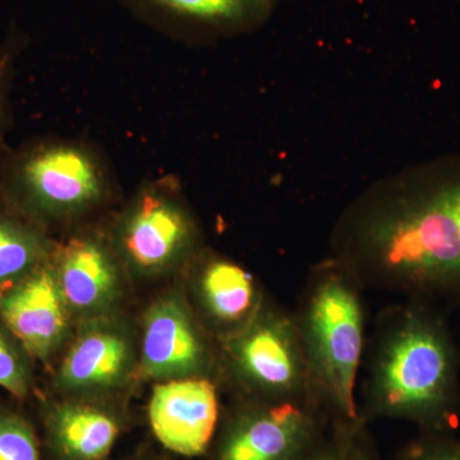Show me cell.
Here are the masks:
<instances>
[{"instance_id":"obj_3","label":"cell","mask_w":460,"mask_h":460,"mask_svg":"<svg viewBox=\"0 0 460 460\" xmlns=\"http://www.w3.org/2000/svg\"><path fill=\"white\" fill-rule=\"evenodd\" d=\"M363 288L332 257L311 268L295 314L314 394L335 420H357L356 386L365 352Z\"/></svg>"},{"instance_id":"obj_8","label":"cell","mask_w":460,"mask_h":460,"mask_svg":"<svg viewBox=\"0 0 460 460\" xmlns=\"http://www.w3.org/2000/svg\"><path fill=\"white\" fill-rule=\"evenodd\" d=\"M319 408L260 404L224 441L219 460H299L317 444Z\"/></svg>"},{"instance_id":"obj_16","label":"cell","mask_w":460,"mask_h":460,"mask_svg":"<svg viewBox=\"0 0 460 460\" xmlns=\"http://www.w3.org/2000/svg\"><path fill=\"white\" fill-rule=\"evenodd\" d=\"M44 255L45 244L38 233L0 217V284L25 277Z\"/></svg>"},{"instance_id":"obj_6","label":"cell","mask_w":460,"mask_h":460,"mask_svg":"<svg viewBox=\"0 0 460 460\" xmlns=\"http://www.w3.org/2000/svg\"><path fill=\"white\" fill-rule=\"evenodd\" d=\"M141 22L177 40L206 44L257 31L280 0H119Z\"/></svg>"},{"instance_id":"obj_21","label":"cell","mask_w":460,"mask_h":460,"mask_svg":"<svg viewBox=\"0 0 460 460\" xmlns=\"http://www.w3.org/2000/svg\"><path fill=\"white\" fill-rule=\"evenodd\" d=\"M23 38L18 32H12L7 41L0 48V120L7 107L9 74H11L13 58L20 50Z\"/></svg>"},{"instance_id":"obj_11","label":"cell","mask_w":460,"mask_h":460,"mask_svg":"<svg viewBox=\"0 0 460 460\" xmlns=\"http://www.w3.org/2000/svg\"><path fill=\"white\" fill-rule=\"evenodd\" d=\"M208 349L178 302H163L148 314L144 368L153 376H193L208 366Z\"/></svg>"},{"instance_id":"obj_5","label":"cell","mask_w":460,"mask_h":460,"mask_svg":"<svg viewBox=\"0 0 460 460\" xmlns=\"http://www.w3.org/2000/svg\"><path fill=\"white\" fill-rule=\"evenodd\" d=\"M8 186L39 213L65 217L99 204L107 195L108 171L91 148L75 142H45L12 163Z\"/></svg>"},{"instance_id":"obj_17","label":"cell","mask_w":460,"mask_h":460,"mask_svg":"<svg viewBox=\"0 0 460 460\" xmlns=\"http://www.w3.org/2000/svg\"><path fill=\"white\" fill-rule=\"evenodd\" d=\"M0 460H41L31 426L14 414H0Z\"/></svg>"},{"instance_id":"obj_7","label":"cell","mask_w":460,"mask_h":460,"mask_svg":"<svg viewBox=\"0 0 460 460\" xmlns=\"http://www.w3.org/2000/svg\"><path fill=\"white\" fill-rule=\"evenodd\" d=\"M198 235L184 206L159 186L142 190L118 232L120 250L142 270H156L189 252Z\"/></svg>"},{"instance_id":"obj_22","label":"cell","mask_w":460,"mask_h":460,"mask_svg":"<svg viewBox=\"0 0 460 460\" xmlns=\"http://www.w3.org/2000/svg\"><path fill=\"white\" fill-rule=\"evenodd\" d=\"M299 460H341L337 438H335L334 444L328 445V447L314 445L313 449Z\"/></svg>"},{"instance_id":"obj_18","label":"cell","mask_w":460,"mask_h":460,"mask_svg":"<svg viewBox=\"0 0 460 460\" xmlns=\"http://www.w3.org/2000/svg\"><path fill=\"white\" fill-rule=\"evenodd\" d=\"M398 460H460V440L450 434H423Z\"/></svg>"},{"instance_id":"obj_9","label":"cell","mask_w":460,"mask_h":460,"mask_svg":"<svg viewBox=\"0 0 460 460\" xmlns=\"http://www.w3.org/2000/svg\"><path fill=\"white\" fill-rule=\"evenodd\" d=\"M148 417L154 434L166 449L181 456H199L217 429V387L204 377L159 384L151 395Z\"/></svg>"},{"instance_id":"obj_10","label":"cell","mask_w":460,"mask_h":460,"mask_svg":"<svg viewBox=\"0 0 460 460\" xmlns=\"http://www.w3.org/2000/svg\"><path fill=\"white\" fill-rule=\"evenodd\" d=\"M66 301L57 275L38 268L0 299V314L32 356L45 358L62 338Z\"/></svg>"},{"instance_id":"obj_1","label":"cell","mask_w":460,"mask_h":460,"mask_svg":"<svg viewBox=\"0 0 460 460\" xmlns=\"http://www.w3.org/2000/svg\"><path fill=\"white\" fill-rule=\"evenodd\" d=\"M330 257L365 289L460 310V153L405 166L352 199Z\"/></svg>"},{"instance_id":"obj_4","label":"cell","mask_w":460,"mask_h":460,"mask_svg":"<svg viewBox=\"0 0 460 460\" xmlns=\"http://www.w3.org/2000/svg\"><path fill=\"white\" fill-rule=\"evenodd\" d=\"M230 365L260 404L299 402L321 408L302 350L295 314L262 305L228 341Z\"/></svg>"},{"instance_id":"obj_19","label":"cell","mask_w":460,"mask_h":460,"mask_svg":"<svg viewBox=\"0 0 460 460\" xmlns=\"http://www.w3.org/2000/svg\"><path fill=\"white\" fill-rule=\"evenodd\" d=\"M335 432L341 460H377L363 432L362 420H337Z\"/></svg>"},{"instance_id":"obj_12","label":"cell","mask_w":460,"mask_h":460,"mask_svg":"<svg viewBox=\"0 0 460 460\" xmlns=\"http://www.w3.org/2000/svg\"><path fill=\"white\" fill-rule=\"evenodd\" d=\"M58 283L66 304L91 310L107 302L115 286V268L98 239L72 238L59 253Z\"/></svg>"},{"instance_id":"obj_14","label":"cell","mask_w":460,"mask_h":460,"mask_svg":"<svg viewBox=\"0 0 460 460\" xmlns=\"http://www.w3.org/2000/svg\"><path fill=\"white\" fill-rule=\"evenodd\" d=\"M128 349L115 332L96 330L81 338L66 356L62 377L74 386L107 385L126 368Z\"/></svg>"},{"instance_id":"obj_2","label":"cell","mask_w":460,"mask_h":460,"mask_svg":"<svg viewBox=\"0 0 460 460\" xmlns=\"http://www.w3.org/2000/svg\"><path fill=\"white\" fill-rule=\"evenodd\" d=\"M445 314L405 299L380 314L359 420H410L425 434H450L458 426L460 349Z\"/></svg>"},{"instance_id":"obj_20","label":"cell","mask_w":460,"mask_h":460,"mask_svg":"<svg viewBox=\"0 0 460 460\" xmlns=\"http://www.w3.org/2000/svg\"><path fill=\"white\" fill-rule=\"evenodd\" d=\"M0 386L16 396H25L27 380L25 370L14 350L0 335Z\"/></svg>"},{"instance_id":"obj_15","label":"cell","mask_w":460,"mask_h":460,"mask_svg":"<svg viewBox=\"0 0 460 460\" xmlns=\"http://www.w3.org/2000/svg\"><path fill=\"white\" fill-rule=\"evenodd\" d=\"M53 435L66 456L75 460H100L113 447L118 426L102 411L66 405L54 416Z\"/></svg>"},{"instance_id":"obj_13","label":"cell","mask_w":460,"mask_h":460,"mask_svg":"<svg viewBox=\"0 0 460 460\" xmlns=\"http://www.w3.org/2000/svg\"><path fill=\"white\" fill-rule=\"evenodd\" d=\"M199 293L211 319L234 329V334L256 316L263 305L252 275L222 257H213L202 266Z\"/></svg>"}]
</instances>
